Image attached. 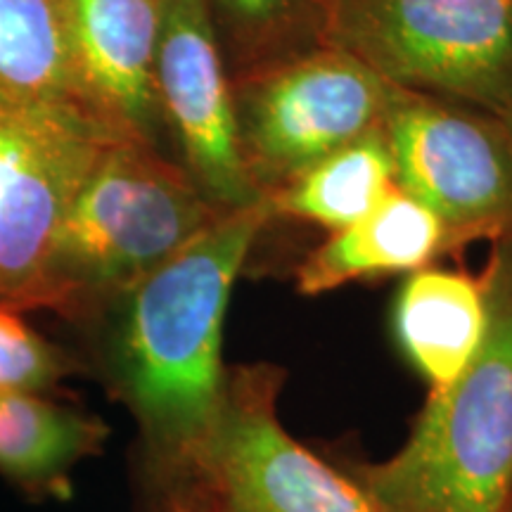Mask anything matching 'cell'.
<instances>
[{
	"instance_id": "cell-1",
	"label": "cell",
	"mask_w": 512,
	"mask_h": 512,
	"mask_svg": "<svg viewBox=\"0 0 512 512\" xmlns=\"http://www.w3.org/2000/svg\"><path fill=\"white\" fill-rule=\"evenodd\" d=\"M271 219L266 197L223 211L91 320L95 373L136 420L147 484L183 475L214 427L230 294Z\"/></svg>"
},
{
	"instance_id": "cell-2",
	"label": "cell",
	"mask_w": 512,
	"mask_h": 512,
	"mask_svg": "<svg viewBox=\"0 0 512 512\" xmlns=\"http://www.w3.org/2000/svg\"><path fill=\"white\" fill-rule=\"evenodd\" d=\"M486 330L451 384L430 392L406 444L351 475L380 512H510L512 508V238L482 273Z\"/></svg>"
},
{
	"instance_id": "cell-3",
	"label": "cell",
	"mask_w": 512,
	"mask_h": 512,
	"mask_svg": "<svg viewBox=\"0 0 512 512\" xmlns=\"http://www.w3.org/2000/svg\"><path fill=\"white\" fill-rule=\"evenodd\" d=\"M223 211L155 145L110 140L57 230L34 309L91 323Z\"/></svg>"
},
{
	"instance_id": "cell-4",
	"label": "cell",
	"mask_w": 512,
	"mask_h": 512,
	"mask_svg": "<svg viewBox=\"0 0 512 512\" xmlns=\"http://www.w3.org/2000/svg\"><path fill=\"white\" fill-rule=\"evenodd\" d=\"M328 41L408 91L512 102V0H330Z\"/></svg>"
},
{
	"instance_id": "cell-5",
	"label": "cell",
	"mask_w": 512,
	"mask_h": 512,
	"mask_svg": "<svg viewBox=\"0 0 512 512\" xmlns=\"http://www.w3.org/2000/svg\"><path fill=\"white\" fill-rule=\"evenodd\" d=\"M283 384L285 370L273 363L228 368L209 437L169 482L197 486L219 512H380L351 472L285 430L278 415Z\"/></svg>"
},
{
	"instance_id": "cell-6",
	"label": "cell",
	"mask_w": 512,
	"mask_h": 512,
	"mask_svg": "<svg viewBox=\"0 0 512 512\" xmlns=\"http://www.w3.org/2000/svg\"><path fill=\"white\" fill-rule=\"evenodd\" d=\"M233 100L242 157L266 195L384 128L389 81L347 50L328 46L249 76Z\"/></svg>"
},
{
	"instance_id": "cell-7",
	"label": "cell",
	"mask_w": 512,
	"mask_h": 512,
	"mask_svg": "<svg viewBox=\"0 0 512 512\" xmlns=\"http://www.w3.org/2000/svg\"><path fill=\"white\" fill-rule=\"evenodd\" d=\"M384 136L394 183L446 223L453 247L512 238V138L496 114L389 83Z\"/></svg>"
},
{
	"instance_id": "cell-8",
	"label": "cell",
	"mask_w": 512,
	"mask_h": 512,
	"mask_svg": "<svg viewBox=\"0 0 512 512\" xmlns=\"http://www.w3.org/2000/svg\"><path fill=\"white\" fill-rule=\"evenodd\" d=\"M114 138L86 112L0 107V306L34 311L57 230Z\"/></svg>"
},
{
	"instance_id": "cell-9",
	"label": "cell",
	"mask_w": 512,
	"mask_h": 512,
	"mask_svg": "<svg viewBox=\"0 0 512 512\" xmlns=\"http://www.w3.org/2000/svg\"><path fill=\"white\" fill-rule=\"evenodd\" d=\"M155 88L181 166L219 209L259 202L240 150L233 86L211 19L209 0H162Z\"/></svg>"
},
{
	"instance_id": "cell-10",
	"label": "cell",
	"mask_w": 512,
	"mask_h": 512,
	"mask_svg": "<svg viewBox=\"0 0 512 512\" xmlns=\"http://www.w3.org/2000/svg\"><path fill=\"white\" fill-rule=\"evenodd\" d=\"M162 0H62L83 105L119 136L157 147L164 121L155 88Z\"/></svg>"
},
{
	"instance_id": "cell-11",
	"label": "cell",
	"mask_w": 512,
	"mask_h": 512,
	"mask_svg": "<svg viewBox=\"0 0 512 512\" xmlns=\"http://www.w3.org/2000/svg\"><path fill=\"white\" fill-rule=\"evenodd\" d=\"M453 249L446 223L394 183L363 219L309 252L297 268V290L318 297L358 280L408 275Z\"/></svg>"
},
{
	"instance_id": "cell-12",
	"label": "cell",
	"mask_w": 512,
	"mask_h": 512,
	"mask_svg": "<svg viewBox=\"0 0 512 512\" xmlns=\"http://www.w3.org/2000/svg\"><path fill=\"white\" fill-rule=\"evenodd\" d=\"M110 427L41 392H0V477L31 501L72 498V472L100 456Z\"/></svg>"
},
{
	"instance_id": "cell-13",
	"label": "cell",
	"mask_w": 512,
	"mask_h": 512,
	"mask_svg": "<svg viewBox=\"0 0 512 512\" xmlns=\"http://www.w3.org/2000/svg\"><path fill=\"white\" fill-rule=\"evenodd\" d=\"M392 330L406 361L444 389L477 354L486 330L482 275L425 266L403 278L392 306Z\"/></svg>"
},
{
	"instance_id": "cell-14",
	"label": "cell",
	"mask_w": 512,
	"mask_h": 512,
	"mask_svg": "<svg viewBox=\"0 0 512 512\" xmlns=\"http://www.w3.org/2000/svg\"><path fill=\"white\" fill-rule=\"evenodd\" d=\"M0 107L91 114L76 86L62 0H0Z\"/></svg>"
},
{
	"instance_id": "cell-15",
	"label": "cell",
	"mask_w": 512,
	"mask_h": 512,
	"mask_svg": "<svg viewBox=\"0 0 512 512\" xmlns=\"http://www.w3.org/2000/svg\"><path fill=\"white\" fill-rule=\"evenodd\" d=\"M394 188V159L384 128L344 145L271 192L273 216L309 221L337 233L375 209Z\"/></svg>"
},
{
	"instance_id": "cell-16",
	"label": "cell",
	"mask_w": 512,
	"mask_h": 512,
	"mask_svg": "<svg viewBox=\"0 0 512 512\" xmlns=\"http://www.w3.org/2000/svg\"><path fill=\"white\" fill-rule=\"evenodd\" d=\"M76 373L79 358L31 328L22 311L0 306V392L48 394Z\"/></svg>"
},
{
	"instance_id": "cell-17",
	"label": "cell",
	"mask_w": 512,
	"mask_h": 512,
	"mask_svg": "<svg viewBox=\"0 0 512 512\" xmlns=\"http://www.w3.org/2000/svg\"><path fill=\"white\" fill-rule=\"evenodd\" d=\"M143 512H219V508L190 482H169L147 484Z\"/></svg>"
},
{
	"instance_id": "cell-18",
	"label": "cell",
	"mask_w": 512,
	"mask_h": 512,
	"mask_svg": "<svg viewBox=\"0 0 512 512\" xmlns=\"http://www.w3.org/2000/svg\"><path fill=\"white\" fill-rule=\"evenodd\" d=\"M221 5L245 27H264L283 12L287 0H221Z\"/></svg>"
},
{
	"instance_id": "cell-19",
	"label": "cell",
	"mask_w": 512,
	"mask_h": 512,
	"mask_svg": "<svg viewBox=\"0 0 512 512\" xmlns=\"http://www.w3.org/2000/svg\"><path fill=\"white\" fill-rule=\"evenodd\" d=\"M496 117L503 121L505 131H508V133H510V138H512V102H510V105H508V107H505V110H503L501 114H496Z\"/></svg>"
},
{
	"instance_id": "cell-20",
	"label": "cell",
	"mask_w": 512,
	"mask_h": 512,
	"mask_svg": "<svg viewBox=\"0 0 512 512\" xmlns=\"http://www.w3.org/2000/svg\"><path fill=\"white\" fill-rule=\"evenodd\" d=\"M510 512H512V508H510Z\"/></svg>"
}]
</instances>
